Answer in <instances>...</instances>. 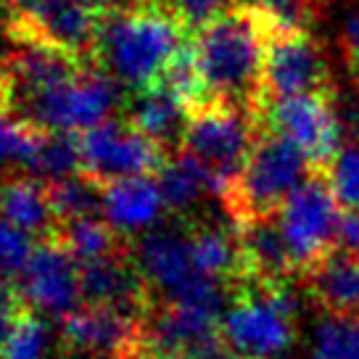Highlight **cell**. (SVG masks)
<instances>
[{
    "instance_id": "obj_25",
    "label": "cell",
    "mask_w": 359,
    "mask_h": 359,
    "mask_svg": "<svg viewBox=\"0 0 359 359\" xmlns=\"http://www.w3.org/2000/svg\"><path fill=\"white\" fill-rule=\"evenodd\" d=\"M50 325L29 306H24L0 348V359H43L45 351L50 348Z\"/></svg>"
},
{
    "instance_id": "obj_21",
    "label": "cell",
    "mask_w": 359,
    "mask_h": 359,
    "mask_svg": "<svg viewBox=\"0 0 359 359\" xmlns=\"http://www.w3.org/2000/svg\"><path fill=\"white\" fill-rule=\"evenodd\" d=\"M50 238H56L61 246L67 248L72 257L77 259L79 264H88L95 259L111 257L116 251H124V236L114 227L109 219L103 217H77V219H67L58 222L56 233Z\"/></svg>"
},
{
    "instance_id": "obj_4",
    "label": "cell",
    "mask_w": 359,
    "mask_h": 359,
    "mask_svg": "<svg viewBox=\"0 0 359 359\" xmlns=\"http://www.w3.org/2000/svg\"><path fill=\"white\" fill-rule=\"evenodd\" d=\"M224 309V346L246 359H280L296 341V296L288 283H243Z\"/></svg>"
},
{
    "instance_id": "obj_17",
    "label": "cell",
    "mask_w": 359,
    "mask_h": 359,
    "mask_svg": "<svg viewBox=\"0 0 359 359\" xmlns=\"http://www.w3.org/2000/svg\"><path fill=\"white\" fill-rule=\"evenodd\" d=\"M0 219L22 227L29 236H53L58 219L48 196V182L37 175L3 172L0 175Z\"/></svg>"
},
{
    "instance_id": "obj_19",
    "label": "cell",
    "mask_w": 359,
    "mask_h": 359,
    "mask_svg": "<svg viewBox=\"0 0 359 359\" xmlns=\"http://www.w3.org/2000/svg\"><path fill=\"white\" fill-rule=\"evenodd\" d=\"M191 241V254L196 272L212 280L241 283L243 280V248H241V238L238 230H227V227H217V224H198L188 233Z\"/></svg>"
},
{
    "instance_id": "obj_28",
    "label": "cell",
    "mask_w": 359,
    "mask_h": 359,
    "mask_svg": "<svg viewBox=\"0 0 359 359\" xmlns=\"http://www.w3.org/2000/svg\"><path fill=\"white\" fill-rule=\"evenodd\" d=\"M151 6L167 11L175 22L185 27L191 37L201 32L206 24H212L217 16H222L227 8H233L230 0H151Z\"/></svg>"
},
{
    "instance_id": "obj_18",
    "label": "cell",
    "mask_w": 359,
    "mask_h": 359,
    "mask_svg": "<svg viewBox=\"0 0 359 359\" xmlns=\"http://www.w3.org/2000/svg\"><path fill=\"white\" fill-rule=\"evenodd\" d=\"M302 278L314 304L325 314L359 317V262L346 251H330Z\"/></svg>"
},
{
    "instance_id": "obj_1",
    "label": "cell",
    "mask_w": 359,
    "mask_h": 359,
    "mask_svg": "<svg viewBox=\"0 0 359 359\" xmlns=\"http://www.w3.org/2000/svg\"><path fill=\"white\" fill-rule=\"evenodd\" d=\"M267 37L264 22L243 8H227L193 34L196 61L209 101L257 111L262 103Z\"/></svg>"
},
{
    "instance_id": "obj_32",
    "label": "cell",
    "mask_w": 359,
    "mask_h": 359,
    "mask_svg": "<svg viewBox=\"0 0 359 359\" xmlns=\"http://www.w3.org/2000/svg\"><path fill=\"white\" fill-rule=\"evenodd\" d=\"M338 248L359 262V209L344 212L341 227H338Z\"/></svg>"
},
{
    "instance_id": "obj_33",
    "label": "cell",
    "mask_w": 359,
    "mask_h": 359,
    "mask_svg": "<svg viewBox=\"0 0 359 359\" xmlns=\"http://www.w3.org/2000/svg\"><path fill=\"white\" fill-rule=\"evenodd\" d=\"M88 8H93L95 13H116V11H133L140 6H151V0H82Z\"/></svg>"
},
{
    "instance_id": "obj_29",
    "label": "cell",
    "mask_w": 359,
    "mask_h": 359,
    "mask_svg": "<svg viewBox=\"0 0 359 359\" xmlns=\"http://www.w3.org/2000/svg\"><path fill=\"white\" fill-rule=\"evenodd\" d=\"M32 254H34L32 236L24 233L22 227L0 219V259L6 262V267L11 269V272H22Z\"/></svg>"
},
{
    "instance_id": "obj_31",
    "label": "cell",
    "mask_w": 359,
    "mask_h": 359,
    "mask_svg": "<svg viewBox=\"0 0 359 359\" xmlns=\"http://www.w3.org/2000/svg\"><path fill=\"white\" fill-rule=\"evenodd\" d=\"M27 304L22 302V296L16 291H11V288H0V348H3V344H6V338H8V333H11L13 323H16V317H19V312H22Z\"/></svg>"
},
{
    "instance_id": "obj_3",
    "label": "cell",
    "mask_w": 359,
    "mask_h": 359,
    "mask_svg": "<svg viewBox=\"0 0 359 359\" xmlns=\"http://www.w3.org/2000/svg\"><path fill=\"white\" fill-rule=\"evenodd\" d=\"M312 172V164L291 140L262 127L246 167L222 196V206L236 227L251 219L275 217Z\"/></svg>"
},
{
    "instance_id": "obj_2",
    "label": "cell",
    "mask_w": 359,
    "mask_h": 359,
    "mask_svg": "<svg viewBox=\"0 0 359 359\" xmlns=\"http://www.w3.org/2000/svg\"><path fill=\"white\" fill-rule=\"evenodd\" d=\"M193 40L185 27L156 6L106 13L95 45V67L127 93L154 88L182 45Z\"/></svg>"
},
{
    "instance_id": "obj_20",
    "label": "cell",
    "mask_w": 359,
    "mask_h": 359,
    "mask_svg": "<svg viewBox=\"0 0 359 359\" xmlns=\"http://www.w3.org/2000/svg\"><path fill=\"white\" fill-rule=\"evenodd\" d=\"M158 185H161L167 206L175 212H185V209L196 206L206 193L219 196L212 172L185 151H177L169 156L164 169L158 172Z\"/></svg>"
},
{
    "instance_id": "obj_9",
    "label": "cell",
    "mask_w": 359,
    "mask_h": 359,
    "mask_svg": "<svg viewBox=\"0 0 359 359\" xmlns=\"http://www.w3.org/2000/svg\"><path fill=\"white\" fill-rule=\"evenodd\" d=\"M330 90H336L330 56L312 29L269 34L259 106L302 93H330Z\"/></svg>"
},
{
    "instance_id": "obj_5",
    "label": "cell",
    "mask_w": 359,
    "mask_h": 359,
    "mask_svg": "<svg viewBox=\"0 0 359 359\" xmlns=\"http://www.w3.org/2000/svg\"><path fill=\"white\" fill-rule=\"evenodd\" d=\"M259 130L262 122L257 111L230 103H209L188 116L180 151L198 158L212 172L219 191L217 198L222 201V196L230 191L241 169L246 167Z\"/></svg>"
},
{
    "instance_id": "obj_10",
    "label": "cell",
    "mask_w": 359,
    "mask_h": 359,
    "mask_svg": "<svg viewBox=\"0 0 359 359\" xmlns=\"http://www.w3.org/2000/svg\"><path fill=\"white\" fill-rule=\"evenodd\" d=\"M119 85L103 69L90 67L82 77L64 88L43 93L24 106L22 119L48 133H85L114 116Z\"/></svg>"
},
{
    "instance_id": "obj_23",
    "label": "cell",
    "mask_w": 359,
    "mask_h": 359,
    "mask_svg": "<svg viewBox=\"0 0 359 359\" xmlns=\"http://www.w3.org/2000/svg\"><path fill=\"white\" fill-rule=\"evenodd\" d=\"M79 169H82L79 133H45L43 143L29 164V172L45 182H53L79 175Z\"/></svg>"
},
{
    "instance_id": "obj_27",
    "label": "cell",
    "mask_w": 359,
    "mask_h": 359,
    "mask_svg": "<svg viewBox=\"0 0 359 359\" xmlns=\"http://www.w3.org/2000/svg\"><path fill=\"white\" fill-rule=\"evenodd\" d=\"M323 172L341 209L344 212L359 209V143H346Z\"/></svg>"
},
{
    "instance_id": "obj_11",
    "label": "cell",
    "mask_w": 359,
    "mask_h": 359,
    "mask_svg": "<svg viewBox=\"0 0 359 359\" xmlns=\"http://www.w3.org/2000/svg\"><path fill=\"white\" fill-rule=\"evenodd\" d=\"M61 341L90 359L146 357V317L109 304H82L61 323Z\"/></svg>"
},
{
    "instance_id": "obj_30",
    "label": "cell",
    "mask_w": 359,
    "mask_h": 359,
    "mask_svg": "<svg viewBox=\"0 0 359 359\" xmlns=\"http://www.w3.org/2000/svg\"><path fill=\"white\" fill-rule=\"evenodd\" d=\"M341 48H344V58H346V67L354 77V85L359 88V13H351L344 24Z\"/></svg>"
},
{
    "instance_id": "obj_34",
    "label": "cell",
    "mask_w": 359,
    "mask_h": 359,
    "mask_svg": "<svg viewBox=\"0 0 359 359\" xmlns=\"http://www.w3.org/2000/svg\"><path fill=\"white\" fill-rule=\"evenodd\" d=\"M8 278H11V269L6 267V262L0 259V288H3L6 283H8Z\"/></svg>"
},
{
    "instance_id": "obj_8",
    "label": "cell",
    "mask_w": 359,
    "mask_h": 359,
    "mask_svg": "<svg viewBox=\"0 0 359 359\" xmlns=\"http://www.w3.org/2000/svg\"><path fill=\"white\" fill-rule=\"evenodd\" d=\"M82 148V169L79 175L98 185L124 177H158V172L169 161V151L151 140L148 135L135 130L127 116H109L79 133Z\"/></svg>"
},
{
    "instance_id": "obj_7",
    "label": "cell",
    "mask_w": 359,
    "mask_h": 359,
    "mask_svg": "<svg viewBox=\"0 0 359 359\" xmlns=\"http://www.w3.org/2000/svg\"><path fill=\"white\" fill-rule=\"evenodd\" d=\"M341 217V203L330 191L325 172L314 169L278 212L296 275H304L320 259L336 251Z\"/></svg>"
},
{
    "instance_id": "obj_16",
    "label": "cell",
    "mask_w": 359,
    "mask_h": 359,
    "mask_svg": "<svg viewBox=\"0 0 359 359\" xmlns=\"http://www.w3.org/2000/svg\"><path fill=\"white\" fill-rule=\"evenodd\" d=\"M122 116L130 119L135 130H140L151 140H156L164 151H169V154L180 151L185 124H188V109L164 82L130 93V103H127Z\"/></svg>"
},
{
    "instance_id": "obj_24",
    "label": "cell",
    "mask_w": 359,
    "mask_h": 359,
    "mask_svg": "<svg viewBox=\"0 0 359 359\" xmlns=\"http://www.w3.org/2000/svg\"><path fill=\"white\" fill-rule=\"evenodd\" d=\"M48 196L58 222L77 219V217H95L98 212H103V188L85 175H72V177L48 182Z\"/></svg>"
},
{
    "instance_id": "obj_26",
    "label": "cell",
    "mask_w": 359,
    "mask_h": 359,
    "mask_svg": "<svg viewBox=\"0 0 359 359\" xmlns=\"http://www.w3.org/2000/svg\"><path fill=\"white\" fill-rule=\"evenodd\" d=\"M314 359H359V317L325 314L314 330Z\"/></svg>"
},
{
    "instance_id": "obj_14",
    "label": "cell",
    "mask_w": 359,
    "mask_h": 359,
    "mask_svg": "<svg viewBox=\"0 0 359 359\" xmlns=\"http://www.w3.org/2000/svg\"><path fill=\"white\" fill-rule=\"evenodd\" d=\"M135 262L148 280L151 291H158L164 299L185 288L193 278H198L193 264L191 241L177 230H151L137 241Z\"/></svg>"
},
{
    "instance_id": "obj_6",
    "label": "cell",
    "mask_w": 359,
    "mask_h": 359,
    "mask_svg": "<svg viewBox=\"0 0 359 359\" xmlns=\"http://www.w3.org/2000/svg\"><path fill=\"white\" fill-rule=\"evenodd\" d=\"M259 122L272 133L283 135L302 151L312 169L323 172L346 146V127L338 114L336 90L302 93L259 106Z\"/></svg>"
},
{
    "instance_id": "obj_15",
    "label": "cell",
    "mask_w": 359,
    "mask_h": 359,
    "mask_svg": "<svg viewBox=\"0 0 359 359\" xmlns=\"http://www.w3.org/2000/svg\"><path fill=\"white\" fill-rule=\"evenodd\" d=\"M103 188V214L119 233L151 230L167 209L158 177H124L106 182Z\"/></svg>"
},
{
    "instance_id": "obj_22",
    "label": "cell",
    "mask_w": 359,
    "mask_h": 359,
    "mask_svg": "<svg viewBox=\"0 0 359 359\" xmlns=\"http://www.w3.org/2000/svg\"><path fill=\"white\" fill-rule=\"evenodd\" d=\"M230 6L257 13L269 34L314 29L320 16V0H230Z\"/></svg>"
},
{
    "instance_id": "obj_12",
    "label": "cell",
    "mask_w": 359,
    "mask_h": 359,
    "mask_svg": "<svg viewBox=\"0 0 359 359\" xmlns=\"http://www.w3.org/2000/svg\"><path fill=\"white\" fill-rule=\"evenodd\" d=\"M16 293L29 309L50 317H67L82 299L79 262L56 238H45L40 246H34L27 267L19 272Z\"/></svg>"
},
{
    "instance_id": "obj_13",
    "label": "cell",
    "mask_w": 359,
    "mask_h": 359,
    "mask_svg": "<svg viewBox=\"0 0 359 359\" xmlns=\"http://www.w3.org/2000/svg\"><path fill=\"white\" fill-rule=\"evenodd\" d=\"M79 280H82L85 304H109V306H119L124 312L143 314V317L154 306L151 302L154 291L127 248L116 251L111 257L79 264Z\"/></svg>"
}]
</instances>
